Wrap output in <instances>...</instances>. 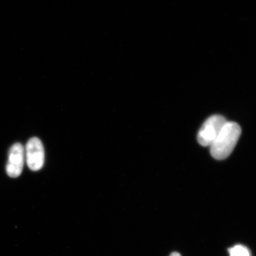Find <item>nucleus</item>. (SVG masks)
<instances>
[{
  "mask_svg": "<svg viewBox=\"0 0 256 256\" xmlns=\"http://www.w3.org/2000/svg\"><path fill=\"white\" fill-rule=\"evenodd\" d=\"M24 160V151L23 146L16 143L10 150L8 160L6 171L10 177H18L23 170Z\"/></svg>",
  "mask_w": 256,
  "mask_h": 256,
  "instance_id": "20e7f679",
  "label": "nucleus"
},
{
  "mask_svg": "<svg viewBox=\"0 0 256 256\" xmlns=\"http://www.w3.org/2000/svg\"><path fill=\"white\" fill-rule=\"evenodd\" d=\"M170 256H182L180 254H178V252H174L170 255Z\"/></svg>",
  "mask_w": 256,
  "mask_h": 256,
  "instance_id": "423d86ee",
  "label": "nucleus"
},
{
  "mask_svg": "<svg viewBox=\"0 0 256 256\" xmlns=\"http://www.w3.org/2000/svg\"><path fill=\"white\" fill-rule=\"evenodd\" d=\"M230 256H250L247 248L242 245H236L228 249Z\"/></svg>",
  "mask_w": 256,
  "mask_h": 256,
  "instance_id": "39448f33",
  "label": "nucleus"
},
{
  "mask_svg": "<svg viewBox=\"0 0 256 256\" xmlns=\"http://www.w3.org/2000/svg\"><path fill=\"white\" fill-rule=\"evenodd\" d=\"M28 167L32 171L40 170L44 161V146L41 140L36 137L32 138L26 147Z\"/></svg>",
  "mask_w": 256,
  "mask_h": 256,
  "instance_id": "7ed1b4c3",
  "label": "nucleus"
},
{
  "mask_svg": "<svg viewBox=\"0 0 256 256\" xmlns=\"http://www.w3.org/2000/svg\"><path fill=\"white\" fill-rule=\"evenodd\" d=\"M241 134V127L238 124L226 122L218 136L210 146L212 158L218 160L228 158L238 144Z\"/></svg>",
  "mask_w": 256,
  "mask_h": 256,
  "instance_id": "f257e3e1",
  "label": "nucleus"
},
{
  "mask_svg": "<svg viewBox=\"0 0 256 256\" xmlns=\"http://www.w3.org/2000/svg\"><path fill=\"white\" fill-rule=\"evenodd\" d=\"M222 115L216 114L204 122L198 134V142L203 146H210L226 122Z\"/></svg>",
  "mask_w": 256,
  "mask_h": 256,
  "instance_id": "f03ea898",
  "label": "nucleus"
}]
</instances>
